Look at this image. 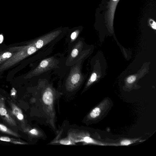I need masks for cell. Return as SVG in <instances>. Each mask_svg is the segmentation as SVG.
<instances>
[{
  "mask_svg": "<svg viewBox=\"0 0 156 156\" xmlns=\"http://www.w3.org/2000/svg\"><path fill=\"white\" fill-rule=\"evenodd\" d=\"M9 51L15 52L12 56L0 65V72L9 68L26 58L36 52L38 49L30 43L18 47H10Z\"/></svg>",
  "mask_w": 156,
  "mask_h": 156,
  "instance_id": "1",
  "label": "cell"
},
{
  "mask_svg": "<svg viewBox=\"0 0 156 156\" xmlns=\"http://www.w3.org/2000/svg\"><path fill=\"white\" fill-rule=\"evenodd\" d=\"M57 63L56 59L53 57L45 59L42 60L36 68L27 75L25 78H30L38 75L51 69L55 67Z\"/></svg>",
  "mask_w": 156,
  "mask_h": 156,
  "instance_id": "2",
  "label": "cell"
},
{
  "mask_svg": "<svg viewBox=\"0 0 156 156\" xmlns=\"http://www.w3.org/2000/svg\"><path fill=\"white\" fill-rule=\"evenodd\" d=\"M83 76L80 72L79 65L74 67L67 80V86L70 88H74L79 85L83 80Z\"/></svg>",
  "mask_w": 156,
  "mask_h": 156,
  "instance_id": "3",
  "label": "cell"
},
{
  "mask_svg": "<svg viewBox=\"0 0 156 156\" xmlns=\"http://www.w3.org/2000/svg\"><path fill=\"white\" fill-rule=\"evenodd\" d=\"M61 32V30H57L51 32L31 41L30 43L38 50L54 40Z\"/></svg>",
  "mask_w": 156,
  "mask_h": 156,
  "instance_id": "4",
  "label": "cell"
},
{
  "mask_svg": "<svg viewBox=\"0 0 156 156\" xmlns=\"http://www.w3.org/2000/svg\"><path fill=\"white\" fill-rule=\"evenodd\" d=\"M119 0H110L107 5L106 12V24L110 29L113 30V21L115 12L117 4Z\"/></svg>",
  "mask_w": 156,
  "mask_h": 156,
  "instance_id": "5",
  "label": "cell"
},
{
  "mask_svg": "<svg viewBox=\"0 0 156 156\" xmlns=\"http://www.w3.org/2000/svg\"><path fill=\"white\" fill-rule=\"evenodd\" d=\"M51 90L50 89L47 88L43 94V101L44 103L47 105H50L53 102V95Z\"/></svg>",
  "mask_w": 156,
  "mask_h": 156,
  "instance_id": "6",
  "label": "cell"
},
{
  "mask_svg": "<svg viewBox=\"0 0 156 156\" xmlns=\"http://www.w3.org/2000/svg\"><path fill=\"white\" fill-rule=\"evenodd\" d=\"M82 46V43L80 41H79L76 44L70 54L69 58L70 59L74 58L78 55Z\"/></svg>",
  "mask_w": 156,
  "mask_h": 156,
  "instance_id": "7",
  "label": "cell"
},
{
  "mask_svg": "<svg viewBox=\"0 0 156 156\" xmlns=\"http://www.w3.org/2000/svg\"><path fill=\"white\" fill-rule=\"evenodd\" d=\"M12 51H6L0 54V65L2 64L11 57L14 54Z\"/></svg>",
  "mask_w": 156,
  "mask_h": 156,
  "instance_id": "8",
  "label": "cell"
},
{
  "mask_svg": "<svg viewBox=\"0 0 156 156\" xmlns=\"http://www.w3.org/2000/svg\"><path fill=\"white\" fill-rule=\"evenodd\" d=\"M102 108L100 106L94 108L90 113V116L92 119H95L100 116L102 112Z\"/></svg>",
  "mask_w": 156,
  "mask_h": 156,
  "instance_id": "9",
  "label": "cell"
},
{
  "mask_svg": "<svg viewBox=\"0 0 156 156\" xmlns=\"http://www.w3.org/2000/svg\"><path fill=\"white\" fill-rule=\"evenodd\" d=\"M82 141L87 144H91L101 145H106L104 143L98 141L89 136L84 137Z\"/></svg>",
  "mask_w": 156,
  "mask_h": 156,
  "instance_id": "10",
  "label": "cell"
},
{
  "mask_svg": "<svg viewBox=\"0 0 156 156\" xmlns=\"http://www.w3.org/2000/svg\"><path fill=\"white\" fill-rule=\"evenodd\" d=\"M137 140L138 139H135L134 140H130L128 139L123 140L120 142L119 145L121 146H128L135 143Z\"/></svg>",
  "mask_w": 156,
  "mask_h": 156,
  "instance_id": "11",
  "label": "cell"
},
{
  "mask_svg": "<svg viewBox=\"0 0 156 156\" xmlns=\"http://www.w3.org/2000/svg\"><path fill=\"white\" fill-rule=\"evenodd\" d=\"M80 30H77L73 32L71 34L70 36L71 41H74L77 38L80 33Z\"/></svg>",
  "mask_w": 156,
  "mask_h": 156,
  "instance_id": "12",
  "label": "cell"
},
{
  "mask_svg": "<svg viewBox=\"0 0 156 156\" xmlns=\"http://www.w3.org/2000/svg\"><path fill=\"white\" fill-rule=\"evenodd\" d=\"M97 75L96 73H94L91 75L90 78L87 83V86L89 85L91 82L95 81L96 79Z\"/></svg>",
  "mask_w": 156,
  "mask_h": 156,
  "instance_id": "13",
  "label": "cell"
},
{
  "mask_svg": "<svg viewBox=\"0 0 156 156\" xmlns=\"http://www.w3.org/2000/svg\"><path fill=\"white\" fill-rule=\"evenodd\" d=\"M136 77L134 75L128 77L127 79V82L130 83H133L136 80Z\"/></svg>",
  "mask_w": 156,
  "mask_h": 156,
  "instance_id": "14",
  "label": "cell"
},
{
  "mask_svg": "<svg viewBox=\"0 0 156 156\" xmlns=\"http://www.w3.org/2000/svg\"><path fill=\"white\" fill-rule=\"evenodd\" d=\"M59 142L60 144L63 145H68L72 144L71 141L68 140H62L60 141Z\"/></svg>",
  "mask_w": 156,
  "mask_h": 156,
  "instance_id": "15",
  "label": "cell"
},
{
  "mask_svg": "<svg viewBox=\"0 0 156 156\" xmlns=\"http://www.w3.org/2000/svg\"><path fill=\"white\" fill-rule=\"evenodd\" d=\"M149 23L152 27L154 29V30L156 29V23L153 20L150 19L149 20Z\"/></svg>",
  "mask_w": 156,
  "mask_h": 156,
  "instance_id": "16",
  "label": "cell"
},
{
  "mask_svg": "<svg viewBox=\"0 0 156 156\" xmlns=\"http://www.w3.org/2000/svg\"><path fill=\"white\" fill-rule=\"evenodd\" d=\"M7 111L3 108H0V115H4L6 114Z\"/></svg>",
  "mask_w": 156,
  "mask_h": 156,
  "instance_id": "17",
  "label": "cell"
},
{
  "mask_svg": "<svg viewBox=\"0 0 156 156\" xmlns=\"http://www.w3.org/2000/svg\"><path fill=\"white\" fill-rule=\"evenodd\" d=\"M0 140L5 141L9 142L10 141V139L9 138L6 137H2L0 138Z\"/></svg>",
  "mask_w": 156,
  "mask_h": 156,
  "instance_id": "18",
  "label": "cell"
},
{
  "mask_svg": "<svg viewBox=\"0 0 156 156\" xmlns=\"http://www.w3.org/2000/svg\"><path fill=\"white\" fill-rule=\"evenodd\" d=\"M0 129L3 131H6L7 130V128L4 126L0 124Z\"/></svg>",
  "mask_w": 156,
  "mask_h": 156,
  "instance_id": "19",
  "label": "cell"
},
{
  "mask_svg": "<svg viewBox=\"0 0 156 156\" xmlns=\"http://www.w3.org/2000/svg\"><path fill=\"white\" fill-rule=\"evenodd\" d=\"M30 132L32 134L37 135L38 134V132L35 129H33L30 131Z\"/></svg>",
  "mask_w": 156,
  "mask_h": 156,
  "instance_id": "20",
  "label": "cell"
},
{
  "mask_svg": "<svg viewBox=\"0 0 156 156\" xmlns=\"http://www.w3.org/2000/svg\"><path fill=\"white\" fill-rule=\"evenodd\" d=\"M17 118L20 120H22L23 118V115L21 114H19L17 115Z\"/></svg>",
  "mask_w": 156,
  "mask_h": 156,
  "instance_id": "21",
  "label": "cell"
},
{
  "mask_svg": "<svg viewBox=\"0 0 156 156\" xmlns=\"http://www.w3.org/2000/svg\"><path fill=\"white\" fill-rule=\"evenodd\" d=\"M3 36L2 35H0V43L2 42L3 40Z\"/></svg>",
  "mask_w": 156,
  "mask_h": 156,
  "instance_id": "22",
  "label": "cell"
},
{
  "mask_svg": "<svg viewBox=\"0 0 156 156\" xmlns=\"http://www.w3.org/2000/svg\"><path fill=\"white\" fill-rule=\"evenodd\" d=\"M15 93L13 92V93H12V95H15Z\"/></svg>",
  "mask_w": 156,
  "mask_h": 156,
  "instance_id": "23",
  "label": "cell"
}]
</instances>
